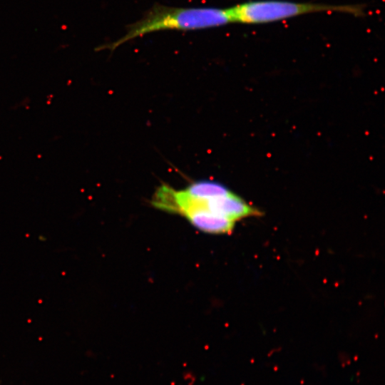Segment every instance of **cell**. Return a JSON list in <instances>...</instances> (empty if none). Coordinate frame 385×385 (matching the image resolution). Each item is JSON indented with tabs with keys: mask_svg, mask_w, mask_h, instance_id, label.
<instances>
[{
	"mask_svg": "<svg viewBox=\"0 0 385 385\" xmlns=\"http://www.w3.org/2000/svg\"><path fill=\"white\" fill-rule=\"evenodd\" d=\"M233 23L229 9L212 7L180 8L156 4L138 21L130 24L123 36L101 45L96 51H113L121 44L150 32L160 30H198Z\"/></svg>",
	"mask_w": 385,
	"mask_h": 385,
	"instance_id": "obj_1",
	"label": "cell"
},
{
	"mask_svg": "<svg viewBox=\"0 0 385 385\" xmlns=\"http://www.w3.org/2000/svg\"><path fill=\"white\" fill-rule=\"evenodd\" d=\"M233 22L257 24L278 21L302 14L339 12L362 16V5H329L280 0L249 1L229 8Z\"/></svg>",
	"mask_w": 385,
	"mask_h": 385,
	"instance_id": "obj_2",
	"label": "cell"
},
{
	"mask_svg": "<svg viewBox=\"0 0 385 385\" xmlns=\"http://www.w3.org/2000/svg\"><path fill=\"white\" fill-rule=\"evenodd\" d=\"M205 200L193 197L184 190L173 193L170 212L184 216L197 230L210 234L230 233L235 222L215 215L205 207Z\"/></svg>",
	"mask_w": 385,
	"mask_h": 385,
	"instance_id": "obj_3",
	"label": "cell"
},
{
	"mask_svg": "<svg viewBox=\"0 0 385 385\" xmlns=\"http://www.w3.org/2000/svg\"><path fill=\"white\" fill-rule=\"evenodd\" d=\"M205 207L211 212L235 222L244 217L259 216L260 211L250 205L241 197L231 194L205 200Z\"/></svg>",
	"mask_w": 385,
	"mask_h": 385,
	"instance_id": "obj_4",
	"label": "cell"
},
{
	"mask_svg": "<svg viewBox=\"0 0 385 385\" xmlns=\"http://www.w3.org/2000/svg\"><path fill=\"white\" fill-rule=\"evenodd\" d=\"M184 190L189 195L202 200L226 196L232 192L224 185L210 180L192 183Z\"/></svg>",
	"mask_w": 385,
	"mask_h": 385,
	"instance_id": "obj_5",
	"label": "cell"
}]
</instances>
